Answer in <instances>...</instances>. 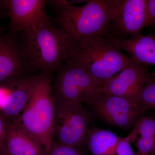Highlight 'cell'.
<instances>
[{"label": "cell", "mask_w": 155, "mask_h": 155, "mask_svg": "<svg viewBox=\"0 0 155 155\" xmlns=\"http://www.w3.org/2000/svg\"><path fill=\"white\" fill-rule=\"evenodd\" d=\"M65 61L84 69L102 84L134 62L108 34L72 41Z\"/></svg>", "instance_id": "6da1fadb"}, {"label": "cell", "mask_w": 155, "mask_h": 155, "mask_svg": "<svg viewBox=\"0 0 155 155\" xmlns=\"http://www.w3.org/2000/svg\"><path fill=\"white\" fill-rule=\"evenodd\" d=\"M50 2L58 9V23L72 41L109 33L116 0H89L81 6L65 0Z\"/></svg>", "instance_id": "7a4b0ae2"}, {"label": "cell", "mask_w": 155, "mask_h": 155, "mask_svg": "<svg viewBox=\"0 0 155 155\" xmlns=\"http://www.w3.org/2000/svg\"><path fill=\"white\" fill-rule=\"evenodd\" d=\"M55 100L48 73L35 76L30 100L19 117L12 122L36 139L48 154L54 142Z\"/></svg>", "instance_id": "3957f363"}, {"label": "cell", "mask_w": 155, "mask_h": 155, "mask_svg": "<svg viewBox=\"0 0 155 155\" xmlns=\"http://www.w3.org/2000/svg\"><path fill=\"white\" fill-rule=\"evenodd\" d=\"M23 33L22 54L31 67L48 73L60 68L72 44L64 30L56 28L48 17Z\"/></svg>", "instance_id": "277c9868"}, {"label": "cell", "mask_w": 155, "mask_h": 155, "mask_svg": "<svg viewBox=\"0 0 155 155\" xmlns=\"http://www.w3.org/2000/svg\"><path fill=\"white\" fill-rule=\"evenodd\" d=\"M54 141L80 149L86 143L89 116L81 103L55 101Z\"/></svg>", "instance_id": "5b68a950"}, {"label": "cell", "mask_w": 155, "mask_h": 155, "mask_svg": "<svg viewBox=\"0 0 155 155\" xmlns=\"http://www.w3.org/2000/svg\"><path fill=\"white\" fill-rule=\"evenodd\" d=\"M84 103L90 106L104 122L122 129L133 127L143 114L132 101L98 90L89 96Z\"/></svg>", "instance_id": "8992f818"}, {"label": "cell", "mask_w": 155, "mask_h": 155, "mask_svg": "<svg viewBox=\"0 0 155 155\" xmlns=\"http://www.w3.org/2000/svg\"><path fill=\"white\" fill-rule=\"evenodd\" d=\"M102 85L84 69L66 63L52 86L53 97L58 101L82 104Z\"/></svg>", "instance_id": "52a82bcc"}, {"label": "cell", "mask_w": 155, "mask_h": 155, "mask_svg": "<svg viewBox=\"0 0 155 155\" xmlns=\"http://www.w3.org/2000/svg\"><path fill=\"white\" fill-rule=\"evenodd\" d=\"M147 0H116L109 34L118 38H129L140 35L147 26Z\"/></svg>", "instance_id": "ba28073f"}, {"label": "cell", "mask_w": 155, "mask_h": 155, "mask_svg": "<svg viewBox=\"0 0 155 155\" xmlns=\"http://www.w3.org/2000/svg\"><path fill=\"white\" fill-rule=\"evenodd\" d=\"M151 74L142 64L134 61L132 64L103 83L98 91L125 98L138 106L139 94Z\"/></svg>", "instance_id": "9c48e42d"}, {"label": "cell", "mask_w": 155, "mask_h": 155, "mask_svg": "<svg viewBox=\"0 0 155 155\" xmlns=\"http://www.w3.org/2000/svg\"><path fill=\"white\" fill-rule=\"evenodd\" d=\"M3 3L10 17L11 33L25 32L48 17L45 1L7 0Z\"/></svg>", "instance_id": "30bf717a"}, {"label": "cell", "mask_w": 155, "mask_h": 155, "mask_svg": "<svg viewBox=\"0 0 155 155\" xmlns=\"http://www.w3.org/2000/svg\"><path fill=\"white\" fill-rule=\"evenodd\" d=\"M35 79V76L12 78L8 96L0 108L5 118L13 121L22 113L30 100Z\"/></svg>", "instance_id": "8fae6325"}, {"label": "cell", "mask_w": 155, "mask_h": 155, "mask_svg": "<svg viewBox=\"0 0 155 155\" xmlns=\"http://www.w3.org/2000/svg\"><path fill=\"white\" fill-rule=\"evenodd\" d=\"M5 155H48L36 139L12 122H8L5 143Z\"/></svg>", "instance_id": "7c38bea8"}, {"label": "cell", "mask_w": 155, "mask_h": 155, "mask_svg": "<svg viewBox=\"0 0 155 155\" xmlns=\"http://www.w3.org/2000/svg\"><path fill=\"white\" fill-rule=\"evenodd\" d=\"M121 50L128 53L130 58L141 64L155 65V37L152 34H140L129 38H118L108 34Z\"/></svg>", "instance_id": "4fadbf2b"}, {"label": "cell", "mask_w": 155, "mask_h": 155, "mask_svg": "<svg viewBox=\"0 0 155 155\" xmlns=\"http://www.w3.org/2000/svg\"><path fill=\"white\" fill-rule=\"evenodd\" d=\"M23 56L14 39L0 34V82L18 78L23 71Z\"/></svg>", "instance_id": "5bb4252c"}, {"label": "cell", "mask_w": 155, "mask_h": 155, "mask_svg": "<svg viewBox=\"0 0 155 155\" xmlns=\"http://www.w3.org/2000/svg\"><path fill=\"white\" fill-rule=\"evenodd\" d=\"M137 147V155H151L155 153V119L142 116L126 137Z\"/></svg>", "instance_id": "9a60e30c"}, {"label": "cell", "mask_w": 155, "mask_h": 155, "mask_svg": "<svg viewBox=\"0 0 155 155\" xmlns=\"http://www.w3.org/2000/svg\"><path fill=\"white\" fill-rule=\"evenodd\" d=\"M122 138L107 129L94 128L89 130L86 143L92 155H115Z\"/></svg>", "instance_id": "2e32d148"}, {"label": "cell", "mask_w": 155, "mask_h": 155, "mask_svg": "<svg viewBox=\"0 0 155 155\" xmlns=\"http://www.w3.org/2000/svg\"><path fill=\"white\" fill-rule=\"evenodd\" d=\"M137 104L143 113L150 109H155V74H151L140 91Z\"/></svg>", "instance_id": "e0dca14e"}, {"label": "cell", "mask_w": 155, "mask_h": 155, "mask_svg": "<svg viewBox=\"0 0 155 155\" xmlns=\"http://www.w3.org/2000/svg\"><path fill=\"white\" fill-rule=\"evenodd\" d=\"M48 155H85L80 149L53 142Z\"/></svg>", "instance_id": "ac0fdd59"}, {"label": "cell", "mask_w": 155, "mask_h": 155, "mask_svg": "<svg viewBox=\"0 0 155 155\" xmlns=\"http://www.w3.org/2000/svg\"><path fill=\"white\" fill-rule=\"evenodd\" d=\"M130 143L126 137H122L116 146L115 155H137L132 150Z\"/></svg>", "instance_id": "d6986e66"}, {"label": "cell", "mask_w": 155, "mask_h": 155, "mask_svg": "<svg viewBox=\"0 0 155 155\" xmlns=\"http://www.w3.org/2000/svg\"><path fill=\"white\" fill-rule=\"evenodd\" d=\"M8 122V121L6 119V118L0 114V150L5 153V143Z\"/></svg>", "instance_id": "ffe728a7"}, {"label": "cell", "mask_w": 155, "mask_h": 155, "mask_svg": "<svg viewBox=\"0 0 155 155\" xmlns=\"http://www.w3.org/2000/svg\"><path fill=\"white\" fill-rule=\"evenodd\" d=\"M147 26L155 27V0H147Z\"/></svg>", "instance_id": "44dd1931"}, {"label": "cell", "mask_w": 155, "mask_h": 155, "mask_svg": "<svg viewBox=\"0 0 155 155\" xmlns=\"http://www.w3.org/2000/svg\"><path fill=\"white\" fill-rule=\"evenodd\" d=\"M10 93V88L8 87H0V108L5 101Z\"/></svg>", "instance_id": "7402d4cb"}, {"label": "cell", "mask_w": 155, "mask_h": 155, "mask_svg": "<svg viewBox=\"0 0 155 155\" xmlns=\"http://www.w3.org/2000/svg\"><path fill=\"white\" fill-rule=\"evenodd\" d=\"M0 155H5V153L2 150H0Z\"/></svg>", "instance_id": "603a6c76"}, {"label": "cell", "mask_w": 155, "mask_h": 155, "mask_svg": "<svg viewBox=\"0 0 155 155\" xmlns=\"http://www.w3.org/2000/svg\"></svg>", "instance_id": "cb8c5ba5"}]
</instances>
